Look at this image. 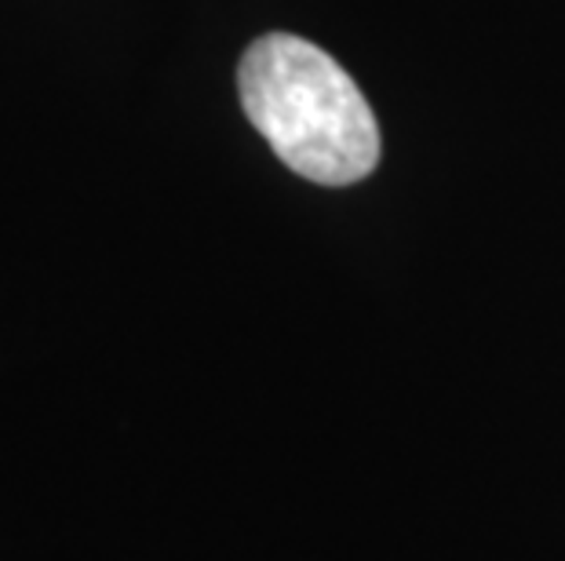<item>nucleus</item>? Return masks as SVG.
Instances as JSON below:
<instances>
[{"mask_svg": "<svg viewBox=\"0 0 565 561\" xmlns=\"http://www.w3.org/2000/svg\"><path fill=\"white\" fill-rule=\"evenodd\" d=\"M237 95L252 128L296 175L351 186L380 164V125L354 77L292 33H267L242 55Z\"/></svg>", "mask_w": 565, "mask_h": 561, "instance_id": "obj_1", "label": "nucleus"}]
</instances>
